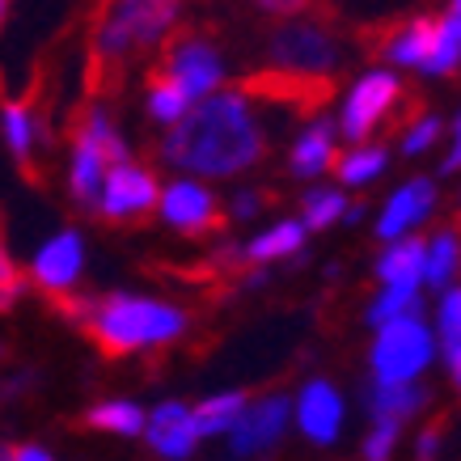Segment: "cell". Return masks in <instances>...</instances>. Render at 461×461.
<instances>
[{"label": "cell", "instance_id": "6da1fadb", "mask_svg": "<svg viewBox=\"0 0 461 461\" xmlns=\"http://www.w3.org/2000/svg\"><path fill=\"white\" fill-rule=\"evenodd\" d=\"M271 149L267 114L250 89L224 85L208 98L191 102L174 127L161 131L157 161L169 174H191L203 182H238L263 166Z\"/></svg>", "mask_w": 461, "mask_h": 461}, {"label": "cell", "instance_id": "7a4b0ae2", "mask_svg": "<svg viewBox=\"0 0 461 461\" xmlns=\"http://www.w3.org/2000/svg\"><path fill=\"white\" fill-rule=\"evenodd\" d=\"M77 321L106 356H153L191 335V313L157 293L114 288L77 305Z\"/></svg>", "mask_w": 461, "mask_h": 461}, {"label": "cell", "instance_id": "3957f363", "mask_svg": "<svg viewBox=\"0 0 461 461\" xmlns=\"http://www.w3.org/2000/svg\"><path fill=\"white\" fill-rule=\"evenodd\" d=\"M186 0H106L94 22V56L102 64H131L166 47L182 26Z\"/></svg>", "mask_w": 461, "mask_h": 461}, {"label": "cell", "instance_id": "277c9868", "mask_svg": "<svg viewBox=\"0 0 461 461\" xmlns=\"http://www.w3.org/2000/svg\"><path fill=\"white\" fill-rule=\"evenodd\" d=\"M267 64L284 81H305V85H326L343 68V39L330 22L309 14L280 17L276 30L267 34Z\"/></svg>", "mask_w": 461, "mask_h": 461}, {"label": "cell", "instance_id": "5b68a950", "mask_svg": "<svg viewBox=\"0 0 461 461\" xmlns=\"http://www.w3.org/2000/svg\"><path fill=\"white\" fill-rule=\"evenodd\" d=\"M123 157H131V140L119 127V119L106 106H89L77 131H72L68 157H64V191H68L72 203L81 212L94 208V195H98L106 169Z\"/></svg>", "mask_w": 461, "mask_h": 461}, {"label": "cell", "instance_id": "8992f818", "mask_svg": "<svg viewBox=\"0 0 461 461\" xmlns=\"http://www.w3.org/2000/svg\"><path fill=\"white\" fill-rule=\"evenodd\" d=\"M364 364H368V385H420V381H428V373L436 368V339L423 309L373 326Z\"/></svg>", "mask_w": 461, "mask_h": 461}, {"label": "cell", "instance_id": "52a82bcc", "mask_svg": "<svg viewBox=\"0 0 461 461\" xmlns=\"http://www.w3.org/2000/svg\"><path fill=\"white\" fill-rule=\"evenodd\" d=\"M428 293H423V233L420 238L381 241L373 258V296L364 305L368 330L402 313H420Z\"/></svg>", "mask_w": 461, "mask_h": 461}, {"label": "cell", "instance_id": "ba28073f", "mask_svg": "<svg viewBox=\"0 0 461 461\" xmlns=\"http://www.w3.org/2000/svg\"><path fill=\"white\" fill-rule=\"evenodd\" d=\"M406 98V81L402 72H393L390 64H368L343 85L339 94V106H335V131L343 144H356V140H373L381 127L390 123L398 106Z\"/></svg>", "mask_w": 461, "mask_h": 461}, {"label": "cell", "instance_id": "9c48e42d", "mask_svg": "<svg viewBox=\"0 0 461 461\" xmlns=\"http://www.w3.org/2000/svg\"><path fill=\"white\" fill-rule=\"evenodd\" d=\"M85 271H89V238H85V229L59 224V229H51V233L30 250L22 280H26L30 288H39V293L64 301V296H72L81 288Z\"/></svg>", "mask_w": 461, "mask_h": 461}, {"label": "cell", "instance_id": "30bf717a", "mask_svg": "<svg viewBox=\"0 0 461 461\" xmlns=\"http://www.w3.org/2000/svg\"><path fill=\"white\" fill-rule=\"evenodd\" d=\"M440 203H445L440 178L436 174H411L398 186H390V195L381 199L377 216H373V238H420L423 229H432V221L440 216Z\"/></svg>", "mask_w": 461, "mask_h": 461}, {"label": "cell", "instance_id": "8fae6325", "mask_svg": "<svg viewBox=\"0 0 461 461\" xmlns=\"http://www.w3.org/2000/svg\"><path fill=\"white\" fill-rule=\"evenodd\" d=\"M157 191H161V174L144 166L136 157H123L106 169L98 195H94V216L106 224H136L149 221L157 208Z\"/></svg>", "mask_w": 461, "mask_h": 461}, {"label": "cell", "instance_id": "7c38bea8", "mask_svg": "<svg viewBox=\"0 0 461 461\" xmlns=\"http://www.w3.org/2000/svg\"><path fill=\"white\" fill-rule=\"evenodd\" d=\"M161 77L178 85L191 102H199L229 85V56L212 34H174L166 42Z\"/></svg>", "mask_w": 461, "mask_h": 461}, {"label": "cell", "instance_id": "4fadbf2b", "mask_svg": "<svg viewBox=\"0 0 461 461\" xmlns=\"http://www.w3.org/2000/svg\"><path fill=\"white\" fill-rule=\"evenodd\" d=\"M288 432H293V402H288V393L267 390L246 398L238 423L224 436V445H229L233 461H258V457H271Z\"/></svg>", "mask_w": 461, "mask_h": 461}, {"label": "cell", "instance_id": "5bb4252c", "mask_svg": "<svg viewBox=\"0 0 461 461\" xmlns=\"http://www.w3.org/2000/svg\"><path fill=\"white\" fill-rule=\"evenodd\" d=\"M153 216L166 224L169 233H178V238H203V233H212V229L224 221V216H221V195H216V182L191 178V174L161 178Z\"/></svg>", "mask_w": 461, "mask_h": 461}, {"label": "cell", "instance_id": "9a60e30c", "mask_svg": "<svg viewBox=\"0 0 461 461\" xmlns=\"http://www.w3.org/2000/svg\"><path fill=\"white\" fill-rule=\"evenodd\" d=\"M293 402V432L313 448H335L348 428V393L330 377H305L301 390L288 393Z\"/></svg>", "mask_w": 461, "mask_h": 461}, {"label": "cell", "instance_id": "2e32d148", "mask_svg": "<svg viewBox=\"0 0 461 461\" xmlns=\"http://www.w3.org/2000/svg\"><path fill=\"white\" fill-rule=\"evenodd\" d=\"M140 440L161 461H191L199 453V445H203V436L195 428V411L182 398H161V402L144 406Z\"/></svg>", "mask_w": 461, "mask_h": 461}, {"label": "cell", "instance_id": "e0dca14e", "mask_svg": "<svg viewBox=\"0 0 461 461\" xmlns=\"http://www.w3.org/2000/svg\"><path fill=\"white\" fill-rule=\"evenodd\" d=\"M339 149H343V140L335 131V119L330 114H309L305 123L293 131V140H288V174L296 182L330 178Z\"/></svg>", "mask_w": 461, "mask_h": 461}, {"label": "cell", "instance_id": "ac0fdd59", "mask_svg": "<svg viewBox=\"0 0 461 461\" xmlns=\"http://www.w3.org/2000/svg\"><path fill=\"white\" fill-rule=\"evenodd\" d=\"M309 246V229L296 216H276L254 229L246 241H233V267H276L301 258Z\"/></svg>", "mask_w": 461, "mask_h": 461}, {"label": "cell", "instance_id": "d6986e66", "mask_svg": "<svg viewBox=\"0 0 461 461\" xmlns=\"http://www.w3.org/2000/svg\"><path fill=\"white\" fill-rule=\"evenodd\" d=\"M390 169H393V149L373 136V140L343 144L335 157V166H330V178L351 195V191H373L377 182H385Z\"/></svg>", "mask_w": 461, "mask_h": 461}, {"label": "cell", "instance_id": "ffe728a7", "mask_svg": "<svg viewBox=\"0 0 461 461\" xmlns=\"http://www.w3.org/2000/svg\"><path fill=\"white\" fill-rule=\"evenodd\" d=\"M432 339H436V364L448 373V381H461V284H448L432 293Z\"/></svg>", "mask_w": 461, "mask_h": 461}, {"label": "cell", "instance_id": "44dd1931", "mask_svg": "<svg viewBox=\"0 0 461 461\" xmlns=\"http://www.w3.org/2000/svg\"><path fill=\"white\" fill-rule=\"evenodd\" d=\"M47 140V127H42L39 111L22 98H5L0 102V144L5 153L14 157L17 166H34Z\"/></svg>", "mask_w": 461, "mask_h": 461}, {"label": "cell", "instance_id": "7402d4cb", "mask_svg": "<svg viewBox=\"0 0 461 461\" xmlns=\"http://www.w3.org/2000/svg\"><path fill=\"white\" fill-rule=\"evenodd\" d=\"M457 68H461V0H448L445 9L432 17V47H428L420 77L445 81Z\"/></svg>", "mask_w": 461, "mask_h": 461}, {"label": "cell", "instance_id": "603a6c76", "mask_svg": "<svg viewBox=\"0 0 461 461\" xmlns=\"http://www.w3.org/2000/svg\"><path fill=\"white\" fill-rule=\"evenodd\" d=\"M432 402V390H428V381L420 385H368L364 390V411H368V420H393L411 428V423L420 420L423 411Z\"/></svg>", "mask_w": 461, "mask_h": 461}, {"label": "cell", "instance_id": "cb8c5ba5", "mask_svg": "<svg viewBox=\"0 0 461 461\" xmlns=\"http://www.w3.org/2000/svg\"><path fill=\"white\" fill-rule=\"evenodd\" d=\"M461 276V233L453 224L428 229L423 233V293L432 296Z\"/></svg>", "mask_w": 461, "mask_h": 461}, {"label": "cell", "instance_id": "d4e9b609", "mask_svg": "<svg viewBox=\"0 0 461 461\" xmlns=\"http://www.w3.org/2000/svg\"><path fill=\"white\" fill-rule=\"evenodd\" d=\"M432 47V17H406L381 39V64H390L393 72H423Z\"/></svg>", "mask_w": 461, "mask_h": 461}, {"label": "cell", "instance_id": "484cf974", "mask_svg": "<svg viewBox=\"0 0 461 461\" xmlns=\"http://www.w3.org/2000/svg\"><path fill=\"white\" fill-rule=\"evenodd\" d=\"M85 428L102 436H119V440H140L144 432V402L127 398V393H111L98 402L85 406Z\"/></svg>", "mask_w": 461, "mask_h": 461}, {"label": "cell", "instance_id": "4316f807", "mask_svg": "<svg viewBox=\"0 0 461 461\" xmlns=\"http://www.w3.org/2000/svg\"><path fill=\"white\" fill-rule=\"evenodd\" d=\"M351 208V195L339 186V182H305V195H301V212H296V221L305 224L309 233H326V229H335L343 224Z\"/></svg>", "mask_w": 461, "mask_h": 461}, {"label": "cell", "instance_id": "83f0119b", "mask_svg": "<svg viewBox=\"0 0 461 461\" xmlns=\"http://www.w3.org/2000/svg\"><path fill=\"white\" fill-rule=\"evenodd\" d=\"M246 398H250L246 390H216V393H208V398L191 402L199 436H203V440H224V436H229V428L238 423Z\"/></svg>", "mask_w": 461, "mask_h": 461}, {"label": "cell", "instance_id": "f1b7e54d", "mask_svg": "<svg viewBox=\"0 0 461 461\" xmlns=\"http://www.w3.org/2000/svg\"><path fill=\"white\" fill-rule=\"evenodd\" d=\"M448 136V119L436 111H420L415 119H406V127L398 131V149L393 153L406 157V161H423V157H432Z\"/></svg>", "mask_w": 461, "mask_h": 461}, {"label": "cell", "instance_id": "f546056e", "mask_svg": "<svg viewBox=\"0 0 461 461\" xmlns=\"http://www.w3.org/2000/svg\"><path fill=\"white\" fill-rule=\"evenodd\" d=\"M186 111H191V98H186V94H182L174 81H166L161 72H157L153 81L144 85V114H149V123H157L161 131L178 123Z\"/></svg>", "mask_w": 461, "mask_h": 461}, {"label": "cell", "instance_id": "4dcf8cb0", "mask_svg": "<svg viewBox=\"0 0 461 461\" xmlns=\"http://www.w3.org/2000/svg\"><path fill=\"white\" fill-rule=\"evenodd\" d=\"M402 436H406L402 423L368 420V432L360 436L356 453H360V461H393V457H398V448H402Z\"/></svg>", "mask_w": 461, "mask_h": 461}, {"label": "cell", "instance_id": "1f68e13d", "mask_svg": "<svg viewBox=\"0 0 461 461\" xmlns=\"http://www.w3.org/2000/svg\"><path fill=\"white\" fill-rule=\"evenodd\" d=\"M263 208H267V195L258 186H233L229 199H221V216L233 224H254L263 216Z\"/></svg>", "mask_w": 461, "mask_h": 461}, {"label": "cell", "instance_id": "d6a6232c", "mask_svg": "<svg viewBox=\"0 0 461 461\" xmlns=\"http://www.w3.org/2000/svg\"><path fill=\"white\" fill-rule=\"evenodd\" d=\"M22 288H26L22 267H17L14 250L5 246V238H0V309H14L17 301H22Z\"/></svg>", "mask_w": 461, "mask_h": 461}, {"label": "cell", "instance_id": "836d02e7", "mask_svg": "<svg viewBox=\"0 0 461 461\" xmlns=\"http://www.w3.org/2000/svg\"><path fill=\"white\" fill-rule=\"evenodd\" d=\"M411 457L415 461H440L445 457V428H436V423H423L415 440H411Z\"/></svg>", "mask_w": 461, "mask_h": 461}, {"label": "cell", "instance_id": "e575fe53", "mask_svg": "<svg viewBox=\"0 0 461 461\" xmlns=\"http://www.w3.org/2000/svg\"><path fill=\"white\" fill-rule=\"evenodd\" d=\"M0 461H56V453L39 440H17V445H0Z\"/></svg>", "mask_w": 461, "mask_h": 461}, {"label": "cell", "instance_id": "d590c367", "mask_svg": "<svg viewBox=\"0 0 461 461\" xmlns=\"http://www.w3.org/2000/svg\"><path fill=\"white\" fill-rule=\"evenodd\" d=\"M457 169H461V123H457V114H453L448 136H445V157H440V174H436V178H448V174H457Z\"/></svg>", "mask_w": 461, "mask_h": 461}, {"label": "cell", "instance_id": "8d00e7d4", "mask_svg": "<svg viewBox=\"0 0 461 461\" xmlns=\"http://www.w3.org/2000/svg\"><path fill=\"white\" fill-rule=\"evenodd\" d=\"M250 5L267 17H293V14H305L309 9V0H250Z\"/></svg>", "mask_w": 461, "mask_h": 461}, {"label": "cell", "instance_id": "74e56055", "mask_svg": "<svg viewBox=\"0 0 461 461\" xmlns=\"http://www.w3.org/2000/svg\"><path fill=\"white\" fill-rule=\"evenodd\" d=\"M9 9H14V0H0V26L9 22Z\"/></svg>", "mask_w": 461, "mask_h": 461}, {"label": "cell", "instance_id": "f35d334b", "mask_svg": "<svg viewBox=\"0 0 461 461\" xmlns=\"http://www.w3.org/2000/svg\"><path fill=\"white\" fill-rule=\"evenodd\" d=\"M0 364H5V343H0Z\"/></svg>", "mask_w": 461, "mask_h": 461}]
</instances>
